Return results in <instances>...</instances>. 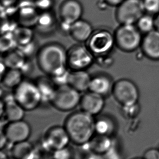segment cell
Returning a JSON list of instances; mask_svg holds the SVG:
<instances>
[{
    "mask_svg": "<svg viewBox=\"0 0 159 159\" xmlns=\"http://www.w3.org/2000/svg\"><path fill=\"white\" fill-rule=\"evenodd\" d=\"M145 12L143 0H125L116 7L115 18L120 25H135Z\"/></svg>",
    "mask_w": 159,
    "mask_h": 159,
    "instance_id": "7",
    "label": "cell"
},
{
    "mask_svg": "<svg viewBox=\"0 0 159 159\" xmlns=\"http://www.w3.org/2000/svg\"><path fill=\"white\" fill-rule=\"evenodd\" d=\"M104 2L110 6L117 7L122 3L125 0H103Z\"/></svg>",
    "mask_w": 159,
    "mask_h": 159,
    "instance_id": "41",
    "label": "cell"
},
{
    "mask_svg": "<svg viewBox=\"0 0 159 159\" xmlns=\"http://www.w3.org/2000/svg\"><path fill=\"white\" fill-rule=\"evenodd\" d=\"M1 131L8 142L13 144L28 141L31 136L32 129L30 124L22 119L7 123Z\"/></svg>",
    "mask_w": 159,
    "mask_h": 159,
    "instance_id": "11",
    "label": "cell"
},
{
    "mask_svg": "<svg viewBox=\"0 0 159 159\" xmlns=\"http://www.w3.org/2000/svg\"><path fill=\"white\" fill-rule=\"evenodd\" d=\"M30 159H41L40 157H39V155H38L37 154H36L35 155L33 156L32 157H30Z\"/></svg>",
    "mask_w": 159,
    "mask_h": 159,
    "instance_id": "44",
    "label": "cell"
},
{
    "mask_svg": "<svg viewBox=\"0 0 159 159\" xmlns=\"http://www.w3.org/2000/svg\"><path fill=\"white\" fill-rule=\"evenodd\" d=\"M123 108H125V112L126 113V114L128 116L130 117L135 116L136 114H138V113L139 112V108L138 103L134 105Z\"/></svg>",
    "mask_w": 159,
    "mask_h": 159,
    "instance_id": "38",
    "label": "cell"
},
{
    "mask_svg": "<svg viewBox=\"0 0 159 159\" xmlns=\"http://www.w3.org/2000/svg\"><path fill=\"white\" fill-rule=\"evenodd\" d=\"M105 104V97L88 90L82 95L79 107L80 110L95 117L101 114Z\"/></svg>",
    "mask_w": 159,
    "mask_h": 159,
    "instance_id": "15",
    "label": "cell"
},
{
    "mask_svg": "<svg viewBox=\"0 0 159 159\" xmlns=\"http://www.w3.org/2000/svg\"><path fill=\"white\" fill-rule=\"evenodd\" d=\"M36 153L35 146L28 141L11 145V154L15 159H30Z\"/></svg>",
    "mask_w": 159,
    "mask_h": 159,
    "instance_id": "24",
    "label": "cell"
},
{
    "mask_svg": "<svg viewBox=\"0 0 159 159\" xmlns=\"http://www.w3.org/2000/svg\"><path fill=\"white\" fill-rule=\"evenodd\" d=\"M56 23V18L52 11H45L39 13L35 26L39 30L48 32L53 28Z\"/></svg>",
    "mask_w": 159,
    "mask_h": 159,
    "instance_id": "27",
    "label": "cell"
},
{
    "mask_svg": "<svg viewBox=\"0 0 159 159\" xmlns=\"http://www.w3.org/2000/svg\"><path fill=\"white\" fill-rule=\"evenodd\" d=\"M71 143L64 127L58 125L49 128L43 134L41 141L43 147L52 153L69 146Z\"/></svg>",
    "mask_w": 159,
    "mask_h": 159,
    "instance_id": "10",
    "label": "cell"
},
{
    "mask_svg": "<svg viewBox=\"0 0 159 159\" xmlns=\"http://www.w3.org/2000/svg\"><path fill=\"white\" fill-rule=\"evenodd\" d=\"M143 159V157H133V158H132V159Z\"/></svg>",
    "mask_w": 159,
    "mask_h": 159,
    "instance_id": "45",
    "label": "cell"
},
{
    "mask_svg": "<svg viewBox=\"0 0 159 159\" xmlns=\"http://www.w3.org/2000/svg\"><path fill=\"white\" fill-rule=\"evenodd\" d=\"M35 6L39 12L51 11L54 3V0H34Z\"/></svg>",
    "mask_w": 159,
    "mask_h": 159,
    "instance_id": "34",
    "label": "cell"
},
{
    "mask_svg": "<svg viewBox=\"0 0 159 159\" xmlns=\"http://www.w3.org/2000/svg\"><path fill=\"white\" fill-rule=\"evenodd\" d=\"M67 52L64 47L58 43L46 44L37 52V65L46 75L50 77L57 75L69 68Z\"/></svg>",
    "mask_w": 159,
    "mask_h": 159,
    "instance_id": "2",
    "label": "cell"
},
{
    "mask_svg": "<svg viewBox=\"0 0 159 159\" xmlns=\"http://www.w3.org/2000/svg\"><path fill=\"white\" fill-rule=\"evenodd\" d=\"M113 142L111 137L95 133L88 144L92 153L104 155L111 147Z\"/></svg>",
    "mask_w": 159,
    "mask_h": 159,
    "instance_id": "21",
    "label": "cell"
},
{
    "mask_svg": "<svg viewBox=\"0 0 159 159\" xmlns=\"http://www.w3.org/2000/svg\"><path fill=\"white\" fill-rule=\"evenodd\" d=\"M63 126L71 143L76 146L88 143L95 135V117L82 110L70 113L65 119Z\"/></svg>",
    "mask_w": 159,
    "mask_h": 159,
    "instance_id": "1",
    "label": "cell"
},
{
    "mask_svg": "<svg viewBox=\"0 0 159 159\" xmlns=\"http://www.w3.org/2000/svg\"><path fill=\"white\" fill-rule=\"evenodd\" d=\"M145 12L151 14L157 15L159 13V0H143Z\"/></svg>",
    "mask_w": 159,
    "mask_h": 159,
    "instance_id": "31",
    "label": "cell"
},
{
    "mask_svg": "<svg viewBox=\"0 0 159 159\" xmlns=\"http://www.w3.org/2000/svg\"><path fill=\"white\" fill-rule=\"evenodd\" d=\"M28 58L27 59L26 62L24 64L21 68L20 69L22 73L24 74V75L26 74H29L31 73L33 70V65L30 61L28 60Z\"/></svg>",
    "mask_w": 159,
    "mask_h": 159,
    "instance_id": "39",
    "label": "cell"
},
{
    "mask_svg": "<svg viewBox=\"0 0 159 159\" xmlns=\"http://www.w3.org/2000/svg\"><path fill=\"white\" fill-rule=\"evenodd\" d=\"M17 22L19 25L31 27L36 26L39 12L33 1L20 0L17 3Z\"/></svg>",
    "mask_w": 159,
    "mask_h": 159,
    "instance_id": "14",
    "label": "cell"
},
{
    "mask_svg": "<svg viewBox=\"0 0 159 159\" xmlns=\"http://www.w3.org/2000/svg\"><path fill=\"white\" fill-rule=\"evenodd\" d=\"M30 1H34V0H30Z\"/></svg>",
    "mask_w": 159,
    "mask_h": 159,
    "instance_id": "47",
    "label": "cell"
},
{
    "mask_svg": "<svg viewBox=\"0 0 159 159\" xmlns=\"http://www.w3.org/2000/svg\"><path fill=\"white\" fill-rule=\"evenodd\" d=\"M136 25L122 24L114 32L115 45L121 51L131 52L141 47L143 37Z\"/></svg>",
    "mask_w": 159,
    "mask_h": 159,
    "instance_id": "4",
    "label": "cell"
},
{
    "mask_svg": "<svg viewBox=\"0 0 159 159\" xmlns=\"http://www.w3.org/2000/svg\"><path fill=\"white\" fill-rule=\"evenodd\" d=\"M1 102V116L7 123L24 119L25 110L16 101L13 93L4 95Z\"/></svg>",
    "mask_w": 159,
    "mask_h": 159,
    "instance_id": "12",
    "label": "cell"
},
{
    "mask_svg": "<svg viewBox=\"0 0 159 159\" xmlns=\"http://www.w3.org/2000/svg\"><path fill=\"white\" fill-rule=\"evenodd\" d=\"M69 69V68H68L66 70L64 71L62 73L58 74L57 75L50 77L57 87L68 84L69 76L71 71V70H70V69Z\"/></svg>",
    "mask_w": 159,
    "mask_h": 159,
    "instance_id": "32",
    "label": "cell"
},
{
    "mask_svg": "<svg viewBox=\"0 0 159 159\" xmlns=\"http://www.w3.org/2000/svg\"><path fill=\"white\" fill-rule=\"evenodd\" d=\"M93 33V26L85 20H78L71 26L69 35L79 43L87 42Z\"/></svg>",
    "mask_w": 159,
    "mask_h": 159,
    "instance_id": "19",
    "label": "cell"
},
{
    "mask_svg": "<svg viewBox=\"0 0 159 159\" xmlns=\"http://www.w3.org/2000/svg\"><path fill=\"white\" fill-rule=\"evenodd\" d=\"M27 58L22 52L16 48L3 54L2 60L8 69H20L26 62Z\"/></svg>",
    "mask_w": 159,
    "mask_h": 159,
    "instance_id": "23",
    "label": "cell"
},
{
    "mask_svg": "<svg viewBox=\"0 0 159 159\" xmlns=\"http://www.w3.org/2000/svg\"><path fill=\"white\" fill-rule=\"evenodd\" d=\"M103 157L104 159H123L120 148L114 140L111 147Z\"/></svg>",
    "mask_w": 159,
    "mask_h": 159,
    "instance_id": "33",
    "label": "cell"
},
{
    "mask_svg": "<svg viewBox=\"0 0 159 159\" xmlns=\"http://www.w3.org/2000/svg\"><path fill=\"white\" fill-rule=\"evenodd\" d=\"M95 60V56L83 45H74L67 52V67L71 70H86Z\"/></svg>",
    "mask_w": 159,
    "mask_h": 159,
    "instance_id": "8",
    "label": "cell"
},
{
    "mask_svg": "<svg viewBox=\"0 0 159 159\" xmlns=\"http://www.w3.org/2000/svg\"><path fill=\"white\" fill-rule=\"evenodd\" d=\"M92 76L86 70H71L68 84L82 93L88 91Z\"/></svg>",
    "mask_w": 159,
    "mask_h": 159,
    "instance_id": "20",
    "label": "cell"
},
{
    "mask_svg": "<svg viewBox=\"0 0 159 159\" xmlns=\"http://www.w3.org/2000/svg\"><path fill=\"white\" fill-rule=\"evenodd\" d=\"M17 43L15 41L13 32H7L1 34L0 48L2 54H5L17 48Z\"/></svg>",
    "mask_w": 159,
    "mask_h": 159,
    "instance_id": "29",
    "label": "cell"
},
{
    "mask_svg": "<svg viewBox=\"0 0 159 159\" xmlns=\"http://www.w3.org/2000/svg\"><path fill=\"white\" fill-rule=\"evenodd\" d=\"M143 159H159V149L150 148L144 152Z\"/></svg>",
    "mask_w": 159,
    "mask_h": 159,
    "instance_id": "37",
    "label": "cell"
},
{
    "mask_svg": "<svg viewBox=\"0 0 159 159\" xmlns=\"http://www.w3.org/2000/svg\"><path fill=\"white\" fill-rule=\"evenodd\" d=\"M34 81L41 94L43 103H51L56 93L57 86L48 76H40Z\"/></svg>",
    "mask_w": 159,
    "mask_h": 159,
    "instance_id": "22",
    "label": "cell"
},
{
    "mask_svg": "<svg viewBox=\"0 0 159 159\" xmlns=\"http://www.w3.org/2000/svg\"><path fill=\"white\" fill-rule=\"evenodd\" d=\"M115 45L114 33L106 29L93 32L87 41L86 46L96 56L109 54Z\"/></svg>",
    "mask_w": 159,
    "mask_h": 159,
    "instance_id": "9",
    "label": "cell"
},
{
    "mask_svg": "<svg viewBox=\"0 0 159 159\" xmlns=\"http://www.w3.org/2000/svg\"><path fill=\"white\" fill-rule=\"evenodd\" d=\"M113 59L109 54L95 57V62L102 68H108L113 63Z\"/></svg>",
    "mask_w": 159,
    "mask_h": 159,
    "instance_id": "35",
    "label": "cell"
},
{
    "mask_svg": "<svg viewBox=\"0 0 159 159\" xmlns=\"http://www.w3.org/2000/svg\"><path fill=\"white\" fill-rule=\"evenodd\" d=\"M19 1V0H1V3L3 7H8L16 5Z\"/></svg>",
    "mask_w": 159,
    "mask_h": 159,
    "instance_id": "40",
    "label": "cell"
},
{
    "mask_svg": "<svg viewBox=\"0 0 159 159\" xmlns=\"http://www.w3.org/2000/svg\"><path fill=\"white\" fill-rule=\"evenodd\" d=\"M155 22V29L159 31V13L155 15L154 17Z\"/></svg>",
    "mask_w": 159,
    "mask_h": 159,
    "instance_id": "42",
    "label": "cell"
},
{
    "mask_svg": "<svg viewBox=\"0 0 159 159\" xmlns=\"http://www.w3.org/2000/svg\"><path fill=\"white\" fill-rule=\"evenodd\" d=\"M117 123L109 114H99L95 117V133L111 137L117 131Z\"/></svg>",
    "mask_w": 159,
    "mask_h": 159,
    "instance_id": "18",
    "label": "cell"
},
{
    "mask_svg": "<svg viewBox=\"0 0 159 159\" xmlns=\"http://www.w3.org/2000/svg\"><path fill=\"white\" fill-rule=\"evenodd\" d=\"M75 152L72 148L69 146L65 147L52 153V159H74Z\"/></svg>",
    "mask_w": 159,
    "mask_h": 159,
    "instance_id": "30",
    "label": "cell"
},
{
    "mask_svg": "<svg viewBox=\"0 0 159 159\" xmlns=\"http://www.w3.org/2000/svg\"><path fill=\"white\" fill-rule=\"evenodd\" d=\"M14 159V158H12V157H11V158H10V159Z\"/></svg>",
    "mask_w": 159,
    "mask_h": 159,
    "instance_id": "46",
    "label": "cell"
},
{
    "mask_svg": "<svg viewBox=\"0 0 159 159\" xmlns=\"http://www.w3.org/2000/svg\"><path fill=\"white\" fill-rule=\"evenodd\" d=\"M24 76L20 69L8 68L1 75V84L6 89L14 90L23 81Z\"/></svg>",
    "mask_w": 159,
    "mask_h": 159,
    "instance_id": "25",
    "label": "cell"
},
{
    "mask_svg": "<svg viewBox=\"0 0 159 159\" xmlns=\"http://www.w3.org/2000/svg\"><path fill=\"white\" fill-rule=\"evenodd\" d=\"M111 95L123 108L135 105L140 98L138 86L133 81L127 79H121L114 82Z\"/></svg>",
    "mask_w": 159,
    "mask_h": 159,
    "instance_id": "5",
    "label": "cell"
},
{
    "mask_svg": "<svg viewBox=\"0 0 159 159\" xmlns=\"http://www.w3.org/2000/svg\"><path fill=\"white\" fill-rule=\"evenodd\" d=\"M81 93L69 85L57 87L50 104L62 112H72L80 105Z\"/></svg>",
    "mask_w": 159,
    "mask_h": 159,
    "instance_id": "6",
    "label": "cell"
},
{
    "mask_svg": "<svg viewBox=\"0 0 159 159\" xmlns=\"http://www.w3.org/2000/svg\"><path fill=\"white\" fill-rule=\"evenodd\" d=\"M17 47L22 52V53L27 58L32 56L37 50V45L36 43H34V41L25 45L18 46Z\"/></svg>",
    "mask_w": 159,
    "mask_h": 159,
    "instance_id": "36",
    "label": "cell"
},
{
    "mask_svg": "<svg viewBox=\"0 0 159 159\" xmlns=\"http://www.w3.org/2000/svg\"><path fill=\"white\" fill-rule=\"evenodd\" d=\"M140 47L147 58L152 60H159V31L155 29L151 32L144 35Z\"/></svg>",
    "mask_w": 159,
    "mask_h": 159,
    "instance_id": "16",
    "label": "cell"
},
{
    "mask_svg": "<svg viewBox=\"0 0 159 159\" xmlns=\"http://www.w3.org/2000/svg\"><path fill=\"white\" fill-rule=\"evenodd\" d=\"M13 93L16 101L26 112L36 110L43 103L41 94L35 81L24 80Z\"/></svg>",
    "mask_w": 159,
    "mask_h": 159,
    "instance_id": "3",
    "label": "cell"
},
{
    "mask_svg": "<svg viewBox=\"0 0 159 159\" xmlns=\"http://www.w3.org/2000/svg\"><path fill=\"white\" fill-rule=\"evenodd\" d=\"M0 159H9L10 157H8L6 153L4 152V151L1 150V155H0Z\"/></svg>",
    "mask_w": 159,
    "mask_h": 159,
    "instance_id": "43",
    "label": "cell"
},
{
    "mask_svg": "<svg viewBox=\"0 0 159 159\" xmlns=\"http://www.w3.org/2000/svg\"><path fill=\"white\" fill-rule=\"evenodd\" d=\"M139 30L146 35L155 30L154 17L149 14H144L136 24Z\"/></svg>",
    "mask_w": 159,
    "mask_h": 159,
    "instance_id": "28",
    "label": "cell"
},
{
    "mask_svg": "<svg viewBox=\"0 0 159 159\" xmlns=\"http://www.w3.org/2000/svg\"><path fill=\"white\" fill-rule=\"evenodd\" d=\"M83 14V7L78 0H64L59 8L60 23L71 26L79 20Z\"/></svg>",
    "mask_w": 159,
    "mask_h": 159,
    "instance_id": "13",
    "label": "cell"
},
{
    "mask_svg": "<svg viewBox=\"0 0 159 159\" xmlns=\"http://www.w3.org/2000/svg\"></svg>",
    "mask_w": 159,
    "mask_h": 159,
    "instance_id": "48",
    "label": "cell"
},
{
    "mask_svg": "<svg viewBox=\"0 0 159 159\" xmlns=\"http://www.w3.org/2000/svg\"><path fill=\"white\" fill-rule=\"evenodd\" d=\"M114 83L111 78L107 74H96L91 78L89 90L106 98L111 94Z\"/></svg>",
    "mask_w": 159,
    "mask_h": 159,
    "instance_id": "17",
    "label": "cell"
},
{
    "mask_svg": "<svg viewBox=\"0 0 159 159\" xmlns=\"http://www.w3.org/2000/svg\"><path fill=\"white\" fill-rule=\"evenodd\" d=\"M13 33L17 46L28 44L34 41V32L30 27L19 25Z\"/></svg>",
    "mask_w": 159,
    "mask_h": 159,
    "instance_id": "26",
    "label": "cell"
}]
</instances>
